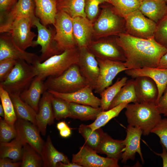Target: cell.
<instances>
[{"label":"cell","mask_w":167,"mask_h":167,"mask_svg":"<svg viewBox=\"0 0 167 167\" xmlns=\"http://www.w3.org/2000/svg\"><path fill=\"white\" fill-rule=\"evenodd\" d=\"M58 11L65 12L73 18L77 16L86 17L85 12V0H58Z\"/></svg>","instance_id":"4dcf8cb0"},{"label":"cell","mask_w":167,"mask_h":167,"mask_svg":"<svg viewBox=\"0 0 167 167\" xmlns=\"http://www.w3.org/2000/svg\"><path fill=\"white\" fill-rule=\"evenodd\" d=\"M154 38L167 49V14L156 23Z\"/></svg>","instance_id":"b9f144b4"},{"label":"cell","mask_w":167,"mask_h":167,"mask_svg":"<svg viewBox=\"0 0 167 167\" xmlns=\"http://www.w3.org/2000/svg\"><path fill=\"white\" fill-rule=\"evenodd\" d=\"M33 26L32 18L24 17L15 20L10 27L9 33L15 44L22 49L33 47V39L36 35L31 30Z\"/></svg>","instance_id":"4fadbf2b"},{"label":"cell","mask_w":167,"mask_h":167,"mask_svg":"<svg viewBox=\"0 0 167 167\" xmlns=\"http://www.w3.org/2000/svg\"><path fill=\"white\" fill-rule=\"evenodd\" d=\"M164 0H143L139 10L157 23L167 14V4Z\"/></svg>","instance_id":"484cf974"},{"label":"cell","mask_w":167,"mask_h":167,"mask_svg":"<svg viewBox=\"0 0 167 167\" xmlns=\"http://www.w3.org/2000/svg\"><path fill=\"white\" fill-rule=\"evenodd\" d=\"M21 161H15L9 158H0V167H19L21 166Z\"/></svg>","instance_id":"c3c4849f"},{"label":"cell","mask_w":167,"mask_h":167,"mask_svg":"<svg viewBox=\"0 0 167 167\" xmlns=\"http://www.w3.org/2000/svg\"></svg>","instance_id":"680465c9"},{"label":"cell","mask_w":167,"mask_h":167,"mask_svg":"<svg viewBox=\"0 0 167 167\" xmlns=\"http://www.w3.org/2000/svg\"><path fill=\"white\" fill-rule=\"evenodd\" d=\"M72 19L73 35L77 47L87 48L94 36L93 22L87 17L77 16Z\"/></svg>","instance_id":"d6986e66"},{"label":"cell","mask_w":167,"mask_h":167,"mask_svg":"<svg viewBox=\"0 0 167 167\" xmlns=\"http://www.w3.org/2000/svg\"><path fill=\"white\" fill-rule=\"evenodd\" d=\"M52 94L46 90L42 94L39 104L36 113L37 126L41 134L45 136L48 125L54 123L55 119L51 98Z\"/></svg>","instance_id":"7402d4cb"},{"label":"cell","mask_w":167,"mask_h":167,"mask_svg":"<svg viewBox=\"0 0 167 167\" xmlns=\"http://www.w3.org/2000/svg\"><path fill=\"white\" fill-rule=\"evenodd\" d=\"M51 100L55 119L59 120L70 117V102L52 95Z\"/></svg>","instance_id":"ab89813d"},{"label":"cell","mask_w":167,"mask_h":167,"mask_svg":"<svg viewBox=\"0 0 167 167\" xmlns=\"http://www.w3.org/2000/svg\"><path fill=\"white\" fill-rule=\"evenodd\" d=\"M70 118L81 120H95L99 113L103 111L101 107L94 108L91 106L70 102Z\"/></svg>","instance_id":"f546056e"},{"label":"cell","mask_w":167,"mask_h":167,"mask_svg":"<svg viewBox=\"0 0 167 167\" xmlns=\"http://www.w3.org/2000/svg\"><path fill=\"white\" fill-rule=\"evenodd\" d=\"M56 167H82V166L73 162L66 164L59 162L57 164Z\"/></svg>","instance_id":"816d5d0a"},{"label":"cell","mask_w":167,"mask_h":167,"mask_svg":"<svg viewBox=\"0 0 167 167\" xmlns=\"http://www.w3.org/2000/svg\"><path fill=\"white\" fill-rule=\"evenodd\" d=\"M18 0H0V15L9 11Z\"/></svg>","instance_id":"7dc6e473"},{"label":"cell","mask_w":167,"mask_h":167,"mask_svg":"<svg viewBox=\"0 0 167 167\" xmlns=\"http://www.w3.org/2000/svg\"><path fill=\"white\" fill-rule=\"evenodd\" d=\"M17 131L14 125L7 122L0 118V143H7L17 136Z\"/></svg>","instance_id":"60d3db41"},{"label":"cell","mask_w":167,"mask_h":167,"mask_svg":"<svg viewBox=\"0 0 167 167\" xmlns=\"http://www.w3.org/2000/svg\"><path fill=\"white\" fill-rule=\"evenodd\" d=\"M45 78L36 75L28 89L21 92V99L32 107L37 113L41 96L46 91L44 80Z\"/></svg>","instance_id":"cb8c5ba5"},{"label":"cell","mask_w":167,"mask_h":167,"mask_svg":"<svg viewBox=\"0 0 167 167\" xmlns=\"http://www.w3.org/2000/svg\"><path fill=\"white\" fill-rule=\"evenodd\" d=\"M156 107L160 113L167 117V85Z\"/></svg>","instance_id":"bcb514c9"},{"label":"cell","mask_w":167,"mask_h":167,"mask_svg":"<svg viewBox=\"0 0 167 167\" xmlns=\"http://www.w3.org/2000/svg\"><path fill=\"white\" fill-rule=\"evenodd\" d=\"M56 0V1H57V0Z\"/></svg>","instance_id":"6f0895ef"},{"label":"cell","mask_w":167,"mask_h":167,"mask_svg":"<svg viewBox=\"0 0 167 167\" xmlns=\"http://www.w3.org/2000/svg\"><path fill=\"white\" fill-rule=\"evenodd\" d=\"M134 79L128 80L111 102L109 109L123 103L138 102Z\"/></svg>","instance_id":"1f68e13d"},{"label":"cell","mask_w":167,"mask_h":167,"mask_svg":"<svg viewBox=\"0 0 167 167\" xmlns=\"http://www.w3.org/2000/svg\"><path fill=\"white\" fill-rule=\"evenodd\" d=\"M79 58L78 65L80 72L88 85L94 90L100 72L97 61L94 55L88 48L79 49Z\"/></svg>","instance_id":"2e32d148"},{"label":"cell","mask_w":167,"mask_h":167,"mask_svg":"<svg viewBox=\"0 0 167 167\" xmlns=\"http://www.w3.org/2000/svg\"><path fill=\"white\" fill-rule=\"evenodd\" d=\"M36 76L34 66L24 61L18 60L6 79L0 85L9 94H20L28 88Z\"/></svg>","instance_id":"5b68a950"},{"label":"cell","mask_w":167,"mask_h":167,"mask_svg":"<svg viewBox=\"0 0 167 167\" xmlns=\"http://www.w3.org/2000/svg\"><path fill=\"white\" fill-rule=\"evenodd\" d=\"M135 79V89L138 102L155 103L158 91L154 81L146 76H138Z\"/></svg>","instance_id":"603a6c76"},{"label":"cell","mask_w":167,"mask_h":167,"mask_svg":"<svg viewBox=\"0 0 167 167\" xmlns=\"http://www.w3.org/2000/svg\"><path fill=\"white\" fill-rule=\"evenodd\" d=\"M69 126L64 121L60 122L57 123V128L60 131L67 127Z\"/></svg>","instance_id":"db71d44e"},{"label":"cell","mask_w":167,"mask_h":167,"mask_svg":"<svg viewBox=\"0 0 167 167\" xmlns=\"http://www.w3.org/2000/svg\"><path fill=\"white\" fill-rule=\"evenodd\" d=\"M79 49L78 47L66 49L54 55L42 62L33 65L36 75L46 78L56 77L62 74L72 65L78 64Z\"/></svg>","instance_id":"3957f363"},{"label":"cell","mask_w":167,"mask_h":167,"mask_svg":"<svg viewBox=\"0 0 167 167\" xmlns=\"http://www.w3.org/2000/svg\"><path fill=\"white\" fill-rule=\"evenodd\" d=\"M125 72L127 75L132 79L140 76H146L152 79L158 88V94L155 103L156 105L158 104L167 85V68L145 67L128 69L125 71Z\"/></svg>","instance_id":"44dd1931"},{"label":"cell","mask_w":167,"mask_h":167,"mask_svg":"<svg viewBox=\"0 0 167 167\" xmlns=\"http://www.w3.org/2000/svg\"><path fill=\"white\" fill-rule=\"evenodd\" d=\"M15 125L17 134L15 139L23 145L29 144L41 155L45 142L37 127L29 121L18 118Z\"/></svg>","instance_id":"8fae6325"},{"label":"cell","mask_w":167,"mask_h":167,"mask_svg":"<svg viewBox=\"0 0 167 167\" xmlns=\"http://www.w3.org/2000/svg\"><path fill=\"white\" fill-rule=\"evenodd\" d=\"M35 15L45 26L54 25L58 12L56 0H33Z\"/></svg>","instance_id":"d4e9b609"},{"label":"cell","mask_w":167,"mask_h":167,"mask_svg":"<svg viewBox=\"0 0 167 167\" xmlns=\"http://www.w3.org/2000/svg\"><path fill=\"white\" fill-rule=\"evenodd\" d=\"M12 102L17 118L29 121L37 126L36 113L23 101L17 94H9Z\"/></svg>","instance_id":"f1b7e54d"},{"label":"cell","mask_w":167,"mask_h":167,"mask_svg":"<svg viewBox=\"0 0 167 167\" xmlns=\"http://www.w3.org/2000/svg\"><path fill=\"white\" fill-rule=\"evenodd\" d=\"M41 155L44 167H56L57 164L59 162L66 164L70 162L66 156L55 148L49 135L47 137Z\"/></svg>","instance_id":"4316f807"},{"label":"cell","mask_w":167,"mask_h":167,"mask_svg":"<svg viewBox=\"0 0 167 167\" xmlns=\"http://www.w3.org/2000/svg\"><path fill=\"white\" fill-rule=\"evenodd\" d=\"M126 108L128 125L141 129L144 135H148L162 119L155 103H129Z\"/></svg>","instance_id":"7a4b0ae2"},{"label":"cell","mask_w":167,"mask_h":167,"mask_svg":"<svg viewBox=\"0 0 167 167\" xmlns=\"http://www.w3.org/2000/svg\"><path fill=\"white\" fill-rule=\"evenodd\" d=\"M32 23L33 26L36 27L38 32L37 39L33 41V47L38 45L41 47V62L54 55L62 53L58 48L54 40L55 31L54 32L51 28H47L36 16L32 19Z\"/></svg>","instance_id":"30bf717a"},{"label":"cell","mask_w":167,"mask_h":167,"mask_svg":"<svg viewBox=\"0 0 167 167\" xmlns=\"http://www.w3.org/2000/svg\"><path fill=\"white\" fill-rule=\"evenodd\" d=\"M157 68L162 69L167 68V52L161 58Z\"/></svg>","instance_id":"f907efd6"},{"label":"cell","mask_w":167,"mask_h":167,"mask_svg":"<svg viewBox=\"0 0 167 167\" xmlns=\"http://www.w3.org/2000/svg\"><path fill=\"white\" fill-rule=\"evenodd\" d=\"M0 98L4 112V119L8 123L14 125L17 118L9 93L0 85Z\"/></svg>","instance_id":"f35d334b"},{"label":"cell","mask_w":167,"mask_h":167,"mask_svg":"<svg viewBox=\"0 0 167 167\" xmlns=\"http://www.w3.org/2000/svg\"><path fill=\"white\" fill-rule=\"evenodd\" d=\"M128 79L126 76L123 77L120 79H118L113 85L105 89L100 93L101 96L100 107L103 111L109 109L111 102L122 88L126 84Z\"/></svg>","instance_id":"836d02e7"},{"label":"cell","mask_w":167,"mask_h":167,"mask_svg":"<svg viewBox=\"0 0 167 167\" xmlns=\"http://www.w3.org/2000/svg\"><path fill=\"white\" fill-rule=\"evenodd\" d=\"M59 134L61 136L64 138H67L69 137L71 134V128L68 126L60 131Z\"/></svg>","instance_id":"f5cc1de1"},{"label":"cell","mask_w":167,"mask_h":167,"mask_svg":"<svg viewBox=\"0 0 167 167\" xmlns=\"http://www.w3.org/2000/svg\"><path fill=\"white\" fill-rule=\"evenodd\" d=\"M87 48L96 58L123 62L126 61L123 52L117 44L116 37L114 39L92 41Z\"/></svg>","instance_id":"e0dca14e"},{"label":"cell","mask_w":167,"mask_h":167,"mask_svg":"<svg viewBox=\"0 0 167 167\" xmlns=\"http://www.w3.org/2000/svg\"><path fill=\"white\" fill-rule=\"evenodd\" d=\"M162 152L161 153H159L154 152L156 154L160 156L163 161V167H167V151L165 147L161 145Z\"/></svg>","instance_id":"681fc988"},{"label":"cell","mask_w":167,"mask_h":167,"mask_svg":"<svg viewBox=\"0 0 167 167\" xmlns=\"http://www.w3.org/2000/svg\"><path fill=\"white\" fill-rule=\"evenodd\" d=\"M116 40L123 52L124 63L128 70L157 68L161 58L167 52L154 38L143 39L122 33L116 36Z\"/></svg>","instance_id":"6da1fadb"},{"label":"cell","mask_w":167,"mask_h":167,"mask_svg":"<svg viewBox=\"0 0 167 167\" xmlns=\"http://www.w3.org/2000/svg\"><path fill=\"white\" fill-rule=\"evenodd\" d=\"M109 2V0H85L84 10L87 18L93 22L98 13L99 5Z\"/></svg>","instance_id":"7bdbcfd3"},{"label":"cell","mask_w":167,"mask_h":167,"mask_svg":"<svg viewBox=\"0 0 167 167\" xmlns=\"http://www.w3.org/2000/svg\"><path fill=\"white\" fill-rule=\"evenodd\" d=\"M44 83L46 90L64 93L74 92L88 85L77 64L72 65L58 76L47 77Z\"/></svg>","instance_id":"277c9868"},{"label":"cell","mask_w":167,"mask_h":167,"mask_svg":"<svg viewBox=\"0 0 167 167\" xmlns=\"http://www.w3.org/2000/svg\"><path fill=\"white\" fill-rule=\"evenodd\" d=\"M142 135V131L141 129L129 125H128L126 136L123 140L125 147L121 157L122 163L126 164L130 159L134 160L136 153L139 154L142 163H144L140 145Z\"/></svg>","instance_id":"ac0fdd59"},{"label":"cell","mask_w":167,"mask_h":167,"mask_svg":"<svg viewBox=\"0 0 167 167\" xmlns=\"http://www.w3.org/2000/svg\"><path fill=\"white\" fill-rule=\"evenodd\" d=\"M93 90L91 86L87 85L77 91L70 93H64L53 91H47L54 96L61 98L69 102L98 108L101 106V99L94 94Z\"/></svg>","instance_id":"ffe728a7"},{"label":"cell","mask_w":167,"mask_h":167,"mask_svg":"<svg viewBox=\"0 0 167 167\" xmlns=\"http://www.w3.org/2000/svg\"><path fill=\"white\" fill-rule=\"evenodd\" d=\"M125 147L123 140L114 139L105 133L96 152L97 153L105 154L108 157L119 160L121 159Z\"/></svg>","instance_id":"83f0119b"},{"label":"cell","mask_w":167,"mask_h":167,"mask_svg":"<svg viewBox=\"0 0 167 167\" xmlns=\"http://www.w3.org/2000/svg\"><path fill=\"white\" fill-rule=\"evenodd\" d=\"M143 0H109V3L119 15L124 17L138 10Z\"/></svg>","instance_id":"74e56055"},{"label":"cell","mask_w":167,"mask_h":167,"mask_svg":"<svg viewBox=\"0 0 167 167\" xmlns=\"http://www.w3.org/2000/svg\"><path fill=\"white\" fill-rule=\"evenodd\" d=\"M35 5L33 0H18L12 8L0 15V32H9L14 21L24 17L33 19L35 16Z\"/></svg>","instance_id":"9a60e30c"},{"label":"cell","mask_w":167,"mask_h":167,"mask_svg":"<svg viewBox=\"0 0 167 167\" xmlns=\"http://www.w3.org/2000/svg\"><path fill=\"white\" fill-rule=\"evenodd\" d=\"M100 72L95 89V93L100 94L105 89L111 85L116 76L128 69L123 62L96 58Z\"/></svg>","instance_id":"7c38bea8"},{"label":"cell","mask_w":167,"mask_h":167,"mask_svg":"<svg viewBox=\"0 0 167 167\" xmlns=\"http://www.w3.org/2000/svg\"><path fill=\"white\" fill-rule=\"evenodd\" d=\"M78 131L84 139V144L96 152L105 133L103 130L100 128L93 130L88 125L81 124Z\"/></svg>","instance_id":"d6a6232c"},{"label":"cell","mask_w":167,"mask_h":167,"mask_svg":"<svg viewBox=\"0 0 167 167\" xmlns=\"http://www.w3.org/2000/svg\"><path fill=\"white\" fill-rule=\"evenodd\" d=\"M54 25V40L61 52L77 47L73 35L72 18L64 12L58 11Z\"/></svg>","instance_id":"ba28073f"},{"label":"cell","mask_w":167,"mask_h":167,"mask_svg":"<svg viewBox=\"0 0 167 167\" xmlns=\"http://www.w3.org/2000/svg\"><path fill=\"white\" fill-rule=\"evenodd\" d=\"M18 60L7 59L0 62V82L4 81L10 73Z\"/></svg>","instance_id":"f6af8a7d"},{"label":"cell","mask_w":167,"mask_h":167,"mask_svg":"<svg viewBox=\"0 0 167 167\" xmlns=\"http://www.w3.org/2000/svg\"><path fill=\"white\" fill-rule=\"evenodd\" d=\"M9 58L24 60L32 65L41 62L40 56L19 48L10 33H2L0 36V62Z\"/></svg>","instance_id":"9c48e42d"},{"label":"cell","mask_w":167,"mask_h":167,"mask_svg":"<svg viewBox=\"0 0 167 167\" xmlns=\"http://www.w3.org/2000/svg\"><path fill=\"white\" fill-rule=\"evenodd\" d=\"M128 104L122 103L108 110L102 111L99 113L95 121L88 125V126L93 130L104 126L111 119L118 116L122 109L126 107Z\"/></svg>","instance_id":"d590c367"},{"label":"cell","mask_w":167,"mask_h":167,"mask_svg":"<svg viewBox=\"0 0 167 167\" xmlns=\"http://www.w3.org/2000/svg\"><path fill=\"white\" fill-rule=\"evenodd\" d=\"M93 26L94 35L97 38L116 36L126 33L124 18L118 14L111 5L102 8Z\"/></svg>","instance_id":"8992f818"},{"label":"cell","mask_w":167,"mask_h":167,"mask_svg":"<svg viewBox=\"0 0 167 167\" xmlns=\"http://www.w3.org/2000/svg\"><path fill=\"white\" fill-rule=\"evenodd\" d=\"M167 3V0H164Z\"/></svg>","instance_id":"9f6ffc18"},{"label":"cell","mask_w":167,"mask_h":167,"mask_svg":"<svg viewBox=\"0 0 167 167\" xmlns=\"http://www.w3.org/2000/svg\"><path fill=\"white\" fill-rule=\"evenodd\" d=\"M151 133L156 134L159 137L161 144L167 151V118L161 119L160 122L151 131Z\"/></svg>","instance_id":"ee69618b"},{"label":"cell","mask_w":167,"mask_h":167,"mask_svg":"<svg viewBox=\"0 0 167 167\" xmlns=\"http://www.w3.org/2000/svg\"><path fill=\"white\" fill-rule=\"evenodd\" d=\"M85 144L79 148V151L72 155V162L84 167H119L118 160L103 157Z\"/></svg>","instance_id":"5bb4252c"},{"label":"cell","mask_w":167,"mask_h":167,"mask_svg":"<svg viewBox=\"0 0 167 167\" xmlns=\"http://www.w3.org/2000/svg\"><path fill=\"white\" fill-rule=\"evenodd\" d=\"M21 167H44L43 162L41 155L28 143L24 144L23 146Z\"/></svg>","instance_id":"8d00e7d4"},{"label":"cell","mask_w":167,"mask_h":167,"mask_svg":"<svg viewBox=\"0 0 167 167\" xmlns=\"http://www.w3.org/2000/svg\"><path fill=\"white\" fill-rule=\"evenodd\" d=\"M124 18L126 33L143 39L154 38L156 23L146 17L139 10Z\"/></svg>","instance_id":"52a82bcc"},{"label":"cell","mask_w":167,"mask_h":167,"mask_svg":"<svg viewBox=\"0 0 167 167\" xmlns=\"http://www.w3.org/2000/svg\"><path fill=\"white\" fill-rule=\"evenodd\" d=\"M0 115L3 118L4 117V112L3 106L2 104H0Z\"/></svg>","instance_id":"11a10c76"},{"label":"cell","mask_w":167,"mask_h":167,"mask_svg":"<svg viewBox=\"0 0 167 167\" xmlns=\"http://www.w3.org/2000/svg\"><path fill=\"white\" fill-rule=\"evenodd\" d=\"M23 145L15 139L7 143H0V158H8L15 161H21Z\"/></svg>","instance_id":"e575fe53"}]
</instances>
